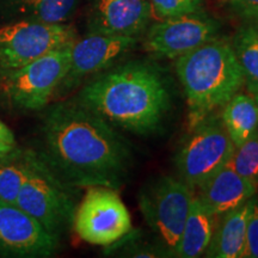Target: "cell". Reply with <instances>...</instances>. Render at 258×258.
I'll return each mask as SVG.
<instances>
[{
  "label": "cell",
  "mask_w": 258,
  "mask_h": 258,
  "mask_svg": "<svg viewBox=\"0 0 258 258\" xmlns=\"http://www.w3.org/2000/svg\"><path fill=\"white\" fill-rule=\"evenodd\" d=\"M43 110L34 150L60 179L74 188L123 184L133 157L114 125L74 98Z\"/></svg>",
  "instance_id": "6da1fadb"
},
{
  "label": "cell",
  "mask_w": 258,
  "mask_h": 258,
  "mask_svg": "<svg viewBox=\"0 0 258 258\" xmlns=\"http://www.w3.org/2000/svg\"><path fill=\"white\" fill-rule=\"evenodd\" d=\"M74 99L114 127L138 135L160 131L171 110L165 74L157 64L140 60L97 73Z\"/></svg>",
  "instance_id": "7a4b0ae2"
},
{
  "label": "cell",
  "mask_w": 258,
  "mask_h": 258,
  "mask_svg": "<svg viewBox=\"0 0 258 258\" xmlns=\"http://www.w3.org/2000/svg\"><path fill=\"white\" fill-rule=\"evenodd\" d=\"M176 73L184 90L192 128L245 85L232 44L214 38L177 57Z\"/></svg>",
  "instance_id": "3957f363"
},
{
  "label": "cell",
  "mask_w": 258,
  "mask_h": 258,
  "mask_svg": "<svg viewBox=\"0 0 258 258\" xmlns=\"http://www.w3.org/2000/svg\"><path fill=\"white\" fill-rule=\"evenodd\" d=\"M76 189L60 179L34 148H29L27 175L16 206L60 241L73 227Z\"/></svg>",
  "instance_id": "277c9868"
},
{
  "label": "cell",
  "mask_w": 258,
  "mask_h": 258,
  "mask_svg": "<svg viewBox=\"0 0 258 258\" xmlns=\"http://www.w3.org/2000/svg\"><path fill=\"white\" fill-rule=\"evenodd\" d=\"M67 44L18 69L0 70V97L17 111H40L49 104L70 67Z\"/></svg>",
  "instance_id": "5b68a950"
},
{
  "label": "cell",
  "mask_w": 258,
  "mask_h": 258,
  "mask_svg": "<svg viewBox=\"0 0 258 258\" xmlns=\"http://www.w3.org/2000/svg\"><path fill=\"white\" fill-rule=\"evenodd\" d=\"M194 190L180 178L163 176L144 188L139 205L145 220L172 253L184 228Z\"/></svg>",
  "instance_id": "8992f818"
},
{
  "label": "cell",
  "mask_w": 258,
  "mask_h": 258,
  "mask_svg": "<svg viewBox=\"0 0 258 258\" xmlns=\"http://www.w3.org/2000/svg\"><path fill=\"white\" fill-rule=\"evenodd\" d=\"M73 228L84 241L110 246L132 231V218L116 189L89 186L74 214Z\"/></svg>",
  "instance_id": "52a82bcc"
},
{
  "label": "cell",
  "mask_w": 258,
  "mask_h": 258,
  "mask_svg": "<svg viewBox=\"0 0 258 258\" xmlns=\"http://www.w3.org/2000/svg\"><path fill=\"white\" fill-rule=\"evenodd\" d=\"M194 128L176 156L180 179L192 190L225 166L235 148L221 120L205 118Z\"/></svg>",
  "instance_id": "ba28073f"
},
{
  "label": "cell",
  "mask_w": 258,
  "mask_h": 258,
  "mask_svg": "<svg viewBox=\"0 0 258 258\" xmlns=\"http://www.w3.org/2000/svg\"><path fill=\"white\" fill-rule=\"evenodd\" d=\"M77 40L72 25L15 21L0 25V70L18 69Z\"/></svg>",
  "instance_id": "9c48e42d"
},
{
  "label": "cell",
  "mask_w": 258,
  "mask_h": 258,
  "mask_svg": "<svg viewBox=\"0 0 258 258\" xmlns=\"http://www.w3.org/2000/svg\"><path fill=\"white\" fill-rule=\"evenodd\" d=\"M135 43V37L99 32H90L85 37L74 41L69 71L57 88L55 97L77 88L88 77L109 69L115 60L132 49Z\"/></svg>",
  "instance_id": "30bf717a"
},
{
  "label": "cell",
  "mask_w": 258,
  "mask_h": 258,
  "mask_svg": "<svg viewBox=\"0 0 258 258\" xmlns=\"http://www.w3.org/2000/svg\"><path fill=\"white\" fill-rule=\"evenodd\" d=\"M60 241L18 206L0 200V256L50 257Z\"/></svg>",
  "instance_id": "8fae6325"
},
{
  "label": "cell",
  "mask_w": 258,
  "mask_h": 258,
  "mask_svg": "<svg viewBox=\"0 0 258 258\" xmlns=\"http://www.w3.org/2000/svg\"><path fill=\"white\" fill-rule=\"evenodd\" d=\"M218 30L217 22L195 14L166 18L151 27L145 46L157 55L177 59L213 40Z\"/></svg>",
  "instance_id": "7c38bea8"
},
{
  "label": "cell",
  "mask_w": 258,
  "mask_h": 258,
  "mask_svg": "<svg viewBox=\"0 0 258 258\" xmlns=\"http://www.w3.org/2000/svg\"><path fill=\"white\" fill-rule=\"evenodd\" d=\"M151 16L148 0H95L90 30L135 37L146 28Z\"/></svg>",
  "instance_id": "4fadbf2b"
},
{
  "label": "cell",
  "mask_w": 258,
  "mask_h": 258,
  "mask_svg": "<svg viewBox=\"0 0 258 258\" xmlns=\"http://www.w3.org/2000/svg\"><path fill=\"white\" fill-rule=\"evenodd\" d=\"M258 183L244 178L226 164L199 186L198 199L215 217L239 207L256 195Z\"/></svg>",
  "instance_id": "5bb4252c"
},
{
  "label": "cell",
  "mask_w": 258,
  "mask_h": 258,
  "mask_svg": "<svg viewBox=\"0 0 258 258\" xmlns=\"http://www.w3.org/2000/svg\"><path fill=\"white\" fill-rule=\"evenodd\" d=\"M253 199V198H252ZM252 199L239 207L221 214L215 226L206 257L240 258L243 257L246 243V225Z\"/></svg>",
  "instance_id": "9a60e30c"
},
{
  "label": "cell",
  "mask_w": 258,
  "mask_h": 258,
  "mask_svg": "<svg viewBox=\"0 0 258 258\" xmlns=\"http://www.w3.org/2000/svg\"><path fill=\"white\" fill-rule=\"evenodd\" d=\"M80 0H0V18L62 24L72 17Z\"/></svg>",
  "instance_id": "2e32d148"
},
{
  "label": "cell",
  "mask_w": 258,
  "mask_h": 258,
  "mask_svg": "<svg viewBox=\"0 0 258 258\" xmlns=\"http://www.w3.org/2000/svg\"><path fill=\"white\" fill-rule=\"evenodd\" d=\"M215 215L203 207L200 200L192 198L184 228L172 251V256L196 258L206 252L215 228Z\"/></svg>",
  "instance_id": "e0dca14e"
},
{
  "label": "cell",
  "mask_w": 258,
  "mask_h": 258,
  "mask_svg": "<svg viewBox=\"0 0 258 258\" xmlns=\"http://www.w3.org/2000/svg\"><path fill=\"white\" fill-rule=\"evenodd\" d=\"M222 108V123L234 146H239L258 128V102L253 96L238 92Z\"/></svg>",
  "instance_id": "ac0fdd59"
},
{
  "label": "cell",
  "mask_w": 258,
  "mask_h": 258,
  "mask_svg": "<svg viewBox=\"0 0 258 258\" xmlns=\"http://www.w3.org/2000/svg\"><path fill=\"white\" fill-rule=\"evenodd\" d=\"M232 48L243 71L247 91L258 99V25L241 27L235 34Z\"/></svg>",
  "instance_id": "d6986e66"
},
{
  "label": "cell",
  "mask_w": 258,
  "mask_h": 258,
  "mask_svg": "<svg viewBox=\"0 0 258 258\" xmlns=\"http://www.w3.org/2000/svg\"><path fill=\"white\" fill-rule=\"evenodd\" d=\"M29 160V148L16 147L0 157V200L16 205L21 191Z\"/></svg>",
  "instance_id": "ffe728a7"
},
{
  "label": "cell",
  "mask_w": 258,
  "mask_h": 258,
  "mask_svg": "<svg viewBox=\"0 0 258 258\" xmlns=\"http://www.w3.org/2000/svg\"><path fill=\"white\" fill-rule=\"evenodd\" d=\"M228 164L244 178L258 183V128L243 144L234 148Z\"/></svg>",
  "instance_id": "44dd1931"
},
{
  "label": "cell",
  "mask_w": 258,
  "mask_h": 258,
  "mask_svg": "<svg viewBox=\"0 0 258 258\" xmlns=\"http://www.w3.org/2000/svg\"><path fill=\"white\" fill-rule=\"evenodd\" d=\"M152 11L158 17L175 18L180 16L196 14L201 8V0H148Z\"/></svg>",
  "instance_id": "7402d4cb"
},
{
  "label": "cell",
  "mask_w": 258,
  "mask_h": 258,
  "mask_svg": "<svg viewBox=\"0 0 258 258\" xmlns=\"http://www.w3.org/2000/svg\"><path fill=\"white\" fill-rule=\"evenodd\" d=\"M243 257L258 258V200L254 198L247 218L246 243Z\"/></svg>",
  "instance_id": "603a6c76"
},
{
  "label": "cell",
  "mask_w": 258,
  "mask_h": 258,
  "mask_svg": "<svg viewBox=\"0 0 258 258\" xmlns=\"http://www.w3.org/2000/svg\"><path fill=\"white\" fill-rule=\"evenodd\" d=\"M17 147L12 131L0 120V157L5 156Z\"/></svg>",
  "instance_id": "cb8c5ba5"
},
{
  "label": "cell",
  "mask_w": 258,
  "mask_h": 258,
  "mask_svg": "<svg viewBox=\"0 0 258 258\" xmlns=\"http://www.w3.org/2000/svg\"><path fill=\"white\" fill-rule=\"evenodd\" d=\"M238 11L245 18L258 22V0H234Z\"/></svg>",
  "instance_id": "d4e9b609"
},
{
  "label": "cell",
  "mask_w": 258,
  "mask_h": 258,
  "mask_svg": "<svg viewBox=\"0 0 258 258\" xmlns=\"http://www.w3.org/2000/svg\"><path fill=\"white\" fill-rule=\"evenodd\" d=\"M256 101H257V102H258V99H256Z\"/></svg>",
  "instance_id": "484cf974"
}]
</instances>
